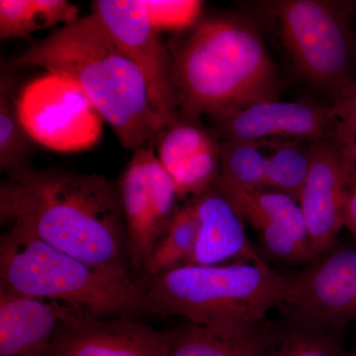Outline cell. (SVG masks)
Instances as JSON below:
<instances>
[{
  "label": "cell",
  "mask_w": 356,
  "mask_h": 356,
  "mask_svg": "<svg viewBox=\"0 0 356 356\" xmlns=\"http://www.w3.org/2000/svg\"><path fill=\"white\" fill-rule=\"evenodd\" d=\"M0 219L97 266L128 267L118 186L99 175L24 168L0 185Z\"/></svg>",
  "instance_id": "cell-1"
},
{
  "label": "cell",
  "mask_w": 356,
  "mask_h": 356,
  "mask_svg": "<svg viewBox=\"0 0 356 356\" xmlns=\"http://www.w3.org/2000/svg\"><path fill=\"white\" fill-rule=\"evenodd\" d=\"M9 65L43 67L79 84L125 149L147 147L168 127L152 104L139 69L95 13L34 42Z\"/></svg>",
  "instance_id": "cell-2"
},
{
  "label": "cell",
  "mask_w": 356,
  "mask_h": 356,
  "mask_svg": "<svg viewBox=\"0 0 356 356\" xmlns=\"http://www.w3.org/2000/svg\"><path fill=\"white\" fill-rule=\"evenodd\" d=\"M172 57L178 109L188 120L277 100V70L259 31L235 17L196 23Z\"/></svg>",
  "instance_id": "cell-3"
},
{
  "label": "cell",
  "mask_w": 356,
  "mask_h": 356,
  "mask_svg": "<svg viewBox=\"0 0 356 356\" xmlns=\"http://www.w3.org/2000/svg\"><path fill=\"white\" fill-rule=\"evenodd\" d=\"M0 284L95 318H136L146 312L147 281L129 267L97 266L51 247L13 222L0 240Z\"/></svg>",
  "instance_id": "cell-4"
},
{
  "label": "cell",
  "mask_w": 356,
  "mask_h": 356,
  "mask_svg": "<svg viewBox=\"0 0 356 356\" xmlns=\"http://www.w3.org/2000/svg\"><path fill=\"white\" fill-rule=\"evenodd\" d=\"M146 312L191 324L241 325L266 320L281 307L287 275L264 259L220 266L179 267L147 280Z\"/></svg>",
  "instance_id": "cell-5"
},
{
  "label": "cell",
  "mask_w": 356,
  "mask_h": 356,
  "mask_svg": "<svg viewBox=\"0 0 356 356\" xmlns=\"http://www.w3.org/2000/svg\"><path fill=\"white\" fill-rule=\"evenodd\" d=\"M283 46L296 70L336 96L356 79L351 76L353 38L350 4L324 0L266 2Z\"/></svg>",
  "instance_id": "cell-6"
},
{
  "label": "cell",
  "mask_w": 356,
  "mask_h": 356,
  "mask_svg": "<svg viewBox=\"0 0 356 356\" xmlns=\"http://www.w3.org/2000/svg\"><path fill=\"white\" fill-rule=\"evenodd\" d=\"M18 112L30 138L54 151H83L102 137V115L79 84L60 74L48 72L19 91Z\"/></svg>",
  "instance_id": "cell-7"
},
{
  "label": "cell",
  "mask_w": 356,
  "mask_h": 356,
  "mask_svg": "<svg viewBox=\"0 0 356 356\" xmlns=\"http://www.w3.org/2000/svg\"><path fill=\"white\" fill-rule=\"evenodd\" d=\"M129 264L144 270L147 261L178 208L177 187L154 149L134 152L118 184Z\"/></svg>",
  "instance_id": "cell-8"
},
{
  "label": "cell",
  "mask_w": 356,
  "mask_h": 356,
  "mask_svg": "<svg viewBox=\"0 0 356 356\" xmlns=\"http://www.w3.org/2000/svg\"><path fill=\"white\" fill-rule=\"evenodd\" d=\"M92 13L109 36L139 69L149 99L166 126L178 120L170 51L152 24L143 0H96Z\"/></svg>",
  "instance_id": "cell-9"
},
{
  "label": "cell",
  "mask_w": 356,
  "mask_h": 356,
  "mask_svg": "<svg viewBox=\"0 0 356 356\" xmlns=\"http://www.w3.org/2000/svg\"><path fill=\"white\" fill-rule=\"evenodd\" d=\"M289 318L341 331L356 321V248H334L287 275Z\"/></svg>",
  "instance_id": "cell-10"
},
{
  "label": "cell",
  "mask_w": 356,
  "mask_h": 356,
  "mask_svg": "<svg viewBox=\"0 0 356 356\" xmlns=\"http://www.w3.org/2000/svg\"><path fill=\"white\" fill-rule=\"evenodd\" d=\"M311 163L298 202L316 259L331 250L344 227L353 165L331 140L310 144Z\"/></svg>",
  "instance_id": "cell-11"
},
{
  "label": "cell",
  "mask_w": 356,
  "mask_h": 356,
  "mask_svg": "<svg viewBox=\"0 0 356 356\" xmlns=\"http://www.w3.org/2000/svg\"><path fill=\"white\" fill-rule=\"evenodd\" d=\"M214 185L259 234L264 250L273 259L306 264L316 259L296 199L281 192L245 188L221 177Z\"/></svg>",
  "instance_id": "cell-12"
},
{
  "label": "cell",
  "mask_w": 356,
  "mask_h": 356,
  "mask_svg": "<svg viewBox=\"0 0 356 356\" xmlns=\"http://www.w3.org/2000/svg\"><path fill=\"white\" fill-rule=\"evenodd\" d=\"M227 142L290 140L316 142L331 139V106L305 102L269 100L211 115Z\"/></svg>",
  "instance_id": "cell-13"
},
{
  "label": "cell",
  "mask_w": 356,
  "mask_h": 356,
  "mask_svg": "<svg viewBox=\"0 0 356 356\" xmlns=\"http://www.w3.org/2000/svg\"><path fill=\"white\" fill-rule=\"evenodd\" d=\"M44 356H166L165 332L136 318L76 314L63 325Z\"/></svg>",
  "instance_id": "cell-14"
},
{
  "label": "cell",
  "mask_w": 356,
  "mask_h": 356,
  "mask_svg": "<svg viewBox=\"0 0 356 356\" xmlns=\"http://www.w3.org/2000/svg\"><path fill=\"white\" fill-rule=\"evenodd\" d=\"M156 140L154 154L172 178L179 199L197 197L217 181L221 173L222 146L194 121L177 120Z\"/></svg>",
  "instance_id": "cell-15"
},
{
  "label": "cell",
  "mask_w": 356,
  "mask_h": 356,
  "mask_svg": "<svg viewBox=\"0 0 356 356\" xmlns=\"http://www.w3.org/2000/svg\"><path fill=\"white\" fill-rule=\"evenodd\" d=\"M76 314L83 313L0 284V356L46 355L63 325Z\"/></svg>",
  "instance_id": "cell-16"
},
{
  "label": "cell",
  "mask_w": 356,
  "mask_h": 356,
  "mask_svg": "<svg viewBox=\"0 0 356 356\" xmlns=\"http://www.w3.org/2000/svg\"><path fill=\"white\" fill-rule=\"evenodd\" d=\"M189 201L199 222L189 266H220L261 259L248 241L242 216L215 185Z\"/></svg>",
  "instance_id": "cell-17"
},
{
  "label": "cell",
  "mask_w": 356,
  "mask_h": 356,
  "mask_svg": "<svg viewBox=\"0 0 356 356\" xmlns=\"http://www.w3.org/2000/svg\"><path fill=\"white\" fill-rule=\"evenodd\" d=\"M278 325L268 320L241 325L188 324L166 331V356H266Z\"/></svg>",
  "instance_id": "cell-18"
},
{
  "label": "cell",
  "mask_w": 356,
  "mask_h": 356,
  "mask_svg": "<svg viewBox=\"0 0 356 356\" xmlns=\"http://www.w3.org/2000/svg\"><path fill=\"white\" fill-rule=\"evenodd\" d=\"M79 18V7L67 0H1L0 39L23 38Z\"/></svg>",
  "instance_id": "cell-19"
},
{
  "label": "cell",
  "mask_w": 356,
  "mask_h": 356,
  "mask_svg": "<svg viewBox=\"0 0 356 356\" xmlns=\"http://www.w3.org/2000/svg\"><path fill=\"white\" fill-rule=\"evenodd\" d=\"M199 222L191 201L178 208L144 267L147 280L191 264Z\"/></svg>",
  "instance_id": "cell-20"
},
{
  "label": "cell",
  "mask_w": 356,
  "mask_h": 356,
  "mask_svg": "<svg viewBox=\"0 0 356 356\" xmlns=\"http://www.w3.org/2000/svg\"><path fill=\"white\" fill-rule=\"evenodd\" d=\"M15 83L1 76L0 83V170L11 173L27 166L34 142L26 132L18 112Z\"/></svg>",
  "instance_id": "cell-21"
},
{
  "label": "cell",
  "mask_w": 356,
  "mask_h": 356,
  "mask_svg": "<svg viewBox=\"0 0 356 356\" xmlns=\"http://www.w3.org/2000/svg\"><path fill=\"white\" fill-rule=\"evenodd\" d=\"M291 320L278 327L266 356H343L346 353L337 330Z\"/></svg>",
  "instance_id": "cell-22"
},
{
  "label": "cell",
  "mask_w": 356,
  "mask_h": 356,
  "mask_svg": "<svg viewBox=\"0 0 356 356\" xmlns=\"http://www.w3.org/2000/svg\"><path fill=\"white\" fill-rule=\"evenodd\" d=\"M310 144L299 140H274L266 191L281 192L298 201L310 168Z\"/></svg>",
  "instance_id": "cell-23"
},
{
  "label": "cell",
  "mask_w": 356,
  "mask_h": 356,
  "mask_svg": "<svg viewBox=\"0 0 356 356\" xmlns=\"http://www.w3.org/2000/svg\"><path fill=\"white\" fill-rule=\"evenodd\" d=\"M143 3L159 32H178L193 27L203 6L197 0H143Z\"/></svg>",
  "instance_id": "cell-24"
},
{
  "label": "cell",
  "mask_w": 356,
  "mask_h": 356,
  "mask_svg": "<svg viewBox=\"0 0 356 356\" xmlns=\"http://www.w3.org/2000/svg\"><path fill=\"white\" fill-rule=\"evenodd\" d=\"M331 140L356 163V81L334 96Z\"/></svg>",
  "instance_id": "cell-25"
},
{
  "label": "cell",
  "mask_w": 356,
  "mask_h": 356,
  "mask_svg": "<svg viewBox=\"0 0 356 356\" xmlns=\"http://www.w3.org/2000/svg\"><path fill=\"white\" fill-rule=\"evenodd\" d=\"M344 227L356 238V189L350 188L344 208Z\"/></svg>",
  "instance_id": "cell-26"
},
{
  "label": "cell",
  "mask_w": 356,
  "mask_h": 356,
  "mask_svg": "<svg viewBox=\"0 0 356 356\" xmlns=\"http://www.w3.org/2000/svg\"><path fill=\"white\" fill-rule=\"evenodd\" d=\"M350 188L356 189V163H355V166H353V175H351V178H350Z\"/></svg>",
  "instance_id": "cell-27"
},
{
  "label": "cell",
  "mask_w": 356,
  "mask_h": 356,
  "mask_svg": "<svg viewBox=\"0 0 356 356\" xmlns=\"http://www.w3.org/2000/svg\"><path fill=\"white\" fill-rule=\"evenodd\" d=\"M343 356H356V339L353 346H351L350 350L346 351Z\"/></svg>",
  "instance_id": "cell-28"
}]
</instances>
